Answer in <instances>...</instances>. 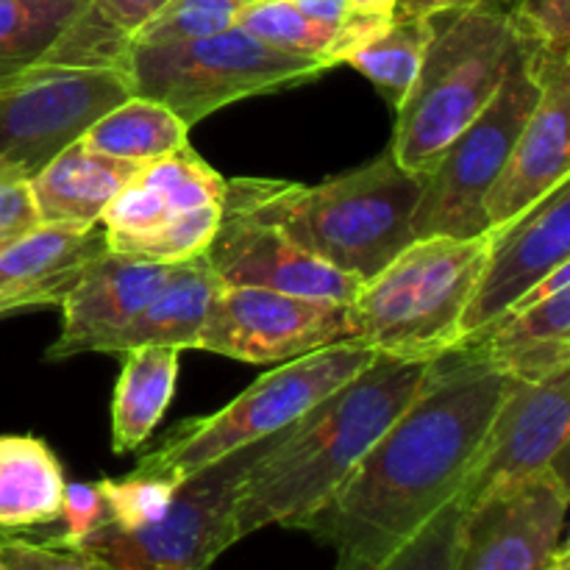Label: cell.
<instances>
[{
  "instance_id": "obj_1",
  "label": "cell",
  "mask_w": 570,
  "mask_h": 570,
  "mask_svg": "<svg viewBox=\"0 0 570 570\" xmlns=\"http://www.w3.org/2000/svg\"><path fill=\"white\" fill-rule=\"evenodd\" d=\"M512 382L465 345L434 360L406 410L298 529L337 551L334 570H376L460 499Z\"/></svg>"
},
{
  "instance_id": "obj_2",
  "label": "cell",
  "mask_w": 570,
  "mask_h": 570,
  "mask_svg": "<svg viewBox=\"0 0 570 570\" xmlns=\"http://www.w3.org/2000/svg\"><path fill=\"white\" fill-rule=\"evenodd\" d=\"M432 362L376 360L301 417L250 468L237 499V543L267 527L298 529L351 476L371 445L406 410Z\"/></svg>"
},
{
  "instance_id": "obj_3",
  "label": "cell",
  "mask_w": 570,
  "mask_h": 570,
  "mask_svg": "<svg viewBox=\"0 0 570 570\" xmlns=\"http://www.w3.org/2000/svg\"><path fill=\"white\" fill-rule=\"evenodd\" d=\"M423 178L406 173L393 150L315 187L276 178H232L223 209L282 228L293 243L360 282L376 276L412 243V215Z\"/></svg>"
},
{
  "instance_id": "obj_4",
  "label": "cell",
  "mask_w": 570,
  "mask_h": 570,
  "mask_svg": "<svg viewBox=\"0 0 570 570\" xmlns=\"http://www.w3.org/2000/svg\"><path fill=\"white\" fill-rule=\"evenodd\" d=\"M518 50L510 9L495 0L449 14L445 26L434 28L421 72L395 109L387 145L395 161L426 178L443 150L488 109Z\"/></svg>"
},
{
  "instance_id": "obj_5",
  "label": "cell",
  "mask_w": 570,
  "mask_h": 570,
  "mask_svg": "<svg viewBox=\"0 0 570 570\" xmlns=\"http://www.w3.org/2000/svg\"><path fill=\"white\" fill-rule=\"evenodd\" d=\"M490 245L493 232L412 239L387 267L362 282L354 301L362 343L410 362H434L454 351Z\"/></svg>"
},
{
  "instance_id": "obj_6",
  "label": "cell",
  "mask_w": 570,
  "mask_h": 570,
  "mask_svg": "<svg viewBox=\"0 0 570 570\" xmlns=\"http://www.w3.org/2000/svg\"><path fill=\"white\" fill-rule=\"evenodd\" d=\"M373 360L376 351L371 345L362 340H345L298 360L282 362L276 371L256 379L215 415L187 417L173 426L134 471L142 476L181 482L220 456L273 438L289 423L309 415L321 401L348 384Z\"/></svg>"
},
{
  "instance_id": "obj_7",
  "label": "cell",
  "mask_w": 570,
  "mask_h": 570,
  "mask_svg": "<svg viewBox=\"0 0 570 570\" xmlns=\"http://www.w3.org/2000/svg\"><path fill=\"white\" fill-rule=\"evenodd\" d=\"M131 95L150 98L198 126L223 106L315 81L332 61L289 53L234 26L215 37L173 45H131L122 61Z\"/></svg>"
},
{
  "instance_id": "obj_8",
  "label": "cell",
  "mask_w": 570,
  "mask_h": 570,
  "mask_svg": "<svg viewBox=\"0 0 570 570\" xmlns=\"http://www.w3.org/2000/svg\"><path fill=\"white\" fill-rule=\"evenodd\" d=\"M295 423L181 479L159 521L131 532L104 523L81 546L117 570H209L223 551L237 543L234 515L250 468L271 454Z\"/></svg>"
},
{
  "instance_id": "obj_9",
  "label": "cell",
  "mask_w": 570,
  "mask_h": 570,
  "mask_svg": "<svg viewBox=\"0 0 570 570\" xmlns=\"http://www.w3.org/2000/svg\"><path fill=\"white\" fill-rule=\"evenodd\" d=\"M521 45V42H518ZM538 78L529 72L518 50L504 83L488 109L443 150L438 165L423 178V193L412 215V237H479L488 234L482 206L499 178L518 134L538 106Z\"/></svg>"
},
{
  "instance_id": "obj_10",
  "label": "cell",
  "mask_w": 570,
  "mask_h": 570,
  "mask_svg": "<svg viewBox=\"0 0 570 570\" xmlns=\"http://www.w3.org/2000/svg\"><path fill=\"white\" fill-rule=\"evenodd\" d=\"M131 98L126 67L39 65L0 87V173L33 178Z\"/></svg>"
},
{
  "instance_id": "obj_11",
  "label": "cell",
  "mask_w": 570,
  "mask_h": 570,
  "mask_svg": "<svg viewBox=\"0 0 570 570\" xmlns=\"http://www.w3.org/2000/svg\"><path fill=\"white\" fill-rule=\"evenodd\" d=\"M345 340H360L354 304L223 284L206 315L198 351L250 365H282Z\"/></svg>"
},
{
  "instance_id": "obj_12",
  "label": "cell",
  "mask_w": 570,
  "mask_h": 570,
  "mask_svg": "<svg viewBox=\"0 0 570 570\" xmlns=\"http://www.w3.org/2000/svg\"><path fill=\"white\" fill-rule=\"evenodd\" d=\"M568 456L551 471L468 507L454 570H549L566 543Z\"/></svg>"
},
{
  "instance_id": "obj_13",
  "label": "cell",
  "mask_w": 570,
  "mask_h": 570,
  "mask_svg": "<svg viewBox=\"0 0 570 570\" xmlns=\"http://www.w3.org/2000/svg\"><path fill=\"white\" fill-rule=\"evenodd\" d=\"M570 440V371L549 382H512L479 449L476 465L460 493L473 507L504 490L551 471L568 456Z\"/></svg>"
},
{
  "instance_id": "obj_14",
  "label": "cell",
  "mask_w": 570,
  "mask_h": 570,
  "mask_svg": "<svg viewBox=\"0 0 570 570\" xmlns=\"http://www.w3.org/2000/svg\"><path fill=\"white\" fill-rule=\"evenodd\" d=\"M570 262V178L493 232L488 262L462 317V340L499 321L543 278Z\"/></svg>"
},
{
  "instance_id": "obj_15",
  "label": "cell",
  "mask_w": 570,
  "mask_h": 570,
  "mask_svg": "<svg viewBox=\"0 0 570 570\" xmlns=\"http://www.w3.org/2000/svg\"><path fill=\"white\" fill-rule=\"evenodd\" d=\"M206 259L217 278L234 287H265L343 304H354L362 289L360 278L317 259L278 226L234 209H223Z\"/></svg>"
},
{
  "instance_id": "obj_16",
  "label": "cell",
  "mask_w": 570,
  "mask_h": 570,
  "mask_svg": "<svg viewBox=\"0 0 570 570\" xmlns=\"http://www.w3.org/2000/svg\"><path fill=\"white\" fill-rule=\"evenodd\" d=\"M170 265L115 254L104 245L89 256L61 298V334L45 360L59 362L78 354H100L165 284Z\"/></svg>"
},
{
  "instance_id": "obj_17",
  "label": "cell",
  "mask_w": 570,
  "mask_h": 570,
  "mask_svg": "<svg viewBox=\"0 0 570 570\" xmlns=\"http://www.w3.org/2000/svg\"><path fill=\"white\" fill-rule=\"evenodd\" d=\"M460 345L523 384L549 382L570 371V262Z\"/></svg>"
},
{
  "instance_id": "obj_18",
  "label": "cell",
  "mask_w": 570,
  "mask_h": 570,
  "mask_svg": "<svg viewBox=\"0 0 570 570\" xmlns=\"http://www.w3.org/2000/svg\"><path fill=\"white\" fill-rule=\"evenodd\" d=\"M566 178H570V70L543 83L538 106L490 187L482 206L488 232L510 226Z\"/></svg>"
},
{
  "instance_id": "obj_19",
  "label": "cell",
  "mask_w": 570,
  "mask_h": 570,
  "mask_svg": "<svg viewBox=\"0 0 570 570\" xmlns=\"http://www.w3.org/2000/svg\"><path fill=\"white\" fill-rule=\"evenodd\" d=\"M434 28L432 17L354 14L340 28L334 61L362 72L395 111L421 72Z\"/></svg>"
},
{
  "instance_id": "obj_20",
  "label": "cell",
  "mask_w": 570,
  "mask_h": 570,
  "mask_svg": "<svg viewBox=\"0 0 570 570\" xmlns=\"http://www.w3.org/2000/svg\"><path fill=\"white\" fill-rule=\"evenodd\" d=\"M220 287L223 282L212 271L206 254L176 262L170 265L165 284L150 298V304L126 328H120L100 348V354L122 356L126 351L148 348V345L198 351L206 315H209V306Z\"/></svg>"
},
{
  "instance_id": "obj_21",
  "label": "cell",
  "mask_w": 570,
  "mask_h": 570,
  "mask_svg": "<svg viewBox=\"0 0 570 570\" xmlns=\"http://www.w3.org/2000/svg\"><path fill=\"white\" fill-rule=\"evenodd\" d=\"M142 165L109 159L72 142L33 178H28L39 223L98 226L109 200L131 181Z\"/></svg>"
},
{
  "instance_id": "obj_22",
  "label": "cell",
  "mask_w": 570,
  "mask_h": 570,
  "mask_svg": "<svg viewBox=\"0 0 570 570\" xmlns=\"http://www.w3.org/2000/svg\"><path fill=\"white\" fill-rule=\"evenodd\" d=\"M65 488V468L45 440L0 434V538L59 521Z\"/></svg>"
},
{
  "instance_id": "obj_23",
  "label": "cell",
  "mask_w": 570,
  "mask_h": 570,
  "mask_svg": "<svg viewBox=\"0 0 570 570\" xmlns=\"http://www.w3.org/2000/svg\"><path fill=\"white\" fill-rule=\"evenodd\" d=\"M176 348H134L120 356V379L111 399V449L128 454L145 445L165 417L176 393L178 379Z\"/></svg>"
},
{
  "instance_id": "obj_24",
  "label": "cell",
  "mask_w": 570,
  "mask_h": 570,
  "mask_svg": "<svg viewBox=\"0 0 570 570\" xmlns=\"http://www.w3.org/2000/svg\"><path fill=\"white\" fill-rule=\"evenodd\" d=\"M78 145L109 159L148 165L187 148L189 126L167 106L131 95L100 115L81 134Z\"/></svg>"
},
{
  "instance_id": "obj_25",
  "label": "cell",
  "mask_w": 570,
  "mask_h": 570,
  "mask_svg": "<svg viewBox=\"0 0 570 570\" xmlns=\"http://www.w3.org/2000/svg\"><path fill=\"white\" fill-rule=\"evenodd\" d=\"M170 0H87L42 65L122 67L131 39Z\"/></svg>"
},
{
  "instance_id": "obj_26",
  "label": "cell",
  "mask_w": 570,
  "mask_h": 570,
  "mask_svg": "<svg viewBox=\"0 0 570 570\" xmlns=\"http://www.w3.org/2000/svg\"><path fill=\"white\" fill-rule=\"evenodd\" d=\"M98 250H104L100 226L39 223L0 248V293L31 289L50 278L67 276Z\"/></svg>"
},
{
  "instance_id": "obj_27",
  "label": "cell",
  "mask_w": 570,
  "mask_h": 570,
  "mask_svg": "<svg viewBox=\"0 0 570 570\" xmlns=\"http://www.w3.org/2000/svg\"><path fill=\"white\" fill-rule=\"evenodd\" d=\"M87 0H0V87L48 59Z\"/></svg>"
},
{
  "instance_id": "obj_28",
  "label": "cell",
  "mask_w": 570,
  "mask_h": 570,
  "mask_svg": "<svg viewBox=\"0 0 570 570\" xmlns=\"http://www.w3.org/2000/svg\"><path fill=\"white\" fill-rule=\"evenodd\" d=\"M223 206H198V209L178 212L167 217L156 228L139 234H106L104 245L115 254L137 256V259L161 262V265H176V262L193 259L206 254L212 237L220 228Z\"/></svg>"
},
{
  "instance_id": "obj_29",
  "label": "cell",
  "mask_w": 570,
  "mask_h": 570,
  "mask_svg": "<svg viewBox=\"0 0 570 570\" xmlns=\"http://www.w3.org/2000/svg\"><path fill=\"white\" fill-rule=\"evenodd\" d=\"M237 26L273 48L317 56L337 67L340 28L304 14L293 0H245Z\"/></svg>"
},
{
  "instance_id": "obj_30",
  "label": "cell",
  "mask_w": 570,
  "mask_h": 570,
  "mask_svg": "<svg viewBox=\"0 0 570 570\" xmlns=\"http://www.w3.org/2000/svg\"><path fill=\"white\" fill-rule=\"evenodd\" d=\"M510 20L540 87L570 70V0H518Z\"/></svg>"
},
{
  "instance_id": "obj_31",
  "label": "cell",
  "mask_w": 570,
  "mask_h": 570,
  "mask_svg": "<svg viewBox=\"0 0 570 570\" xmlns=\"http://www.w3.org/2000/svg\"><path fill=\"white\" fill-rule=\"evenodd\" d=\"M137 178L165 198L170 212H189L198 206H223L226 181L206 159H200L193 145L165 159L139 167Z\"/></svg>"
},
{
  "instance_id": "obj_32",
  "label": "cell",
  "mask_w": 570,
  "mask_h": 570,
  "mask_svg": "<svg viewBox=\"0 0 570 570\" xmlns=\"http://www.w3.org/2000/svg\"><path fill=\"white\" fill-rule=\"evenodd\" d=\"M245 0H170L154 20L145 22L131 45H173L215 37L237 26Z\"/></svg>"
},
{
  "instance_id": "obj_33",
  "label": "cell",
  "mask_w": 570,
  "mask_h": 570,
  "mask_svg": "<svg viewBox=\"0 0 570 570\" xmlns=\"http://www.w3.org/2000/svg\"><path fill=\"white\" fill-rule=\"evenodd\" d=\"M178 484L181 482L142 476L137 471H131L122 479H100L98 490L106 504V527L131 532V529L159 521Z\"/></svg>"
},
{
  "instance_id": "obj_34",
  "label": "cell",
  "mask_w": 570,
  "mask_h": 570,
  "mask_svg": "<svg viewBox=\"0 0 570 570\" xmlns=\"http://www.w3.org/2000/svg\"><path fill=\"white\" fill-rule=\"evenodd\" d=\"M462 518L465 507L460 504V499L449 501L376 570H454Z\"/></svg>"
},
{
  "instance_id": "obj_35",
  "label": "cell",
  "mask_w": 570,
  "mask_h": 570,
  "mask_svg": "<svg viewBox=\"0 0 570 570\" xmlns=\"http://www.w3.org/2000/svg\"><path fill=\"white\" fill-rule=\"evenodd\" d=\"M0 562L6 570H117L83 546H53L28 534L0 538Z\"/></svg>"
},
{
  "instance_id": "obj_36",
  "label": "cell",
  "mask_w": 570,
  "mask_h": 570,
  "mask_svg": "<svg viewBox=\"0 0 570 570\" xmlns=\"http://www.w3.org/2000/svg\"><path fill=\"white\" fill-rule=\"evenodd\" d=\"M173 215H178V212H170V206L165 204V198L154 187H148V184H142L134 176L109 200V206L100 215L98 226L106 234H139L148 232V228H156Z\"/></svg>"
},
{
  "instance_id": "obj_37",
  "label": "cell",
  "mask_w": 570,
  "mask_h": 570,
  "mask_svg": "<svg viewBox=\"0 0 570 570\" xmlns=\"http://www.w3.org/2000/svg\"><path fill=\"white\" fill-rule=\"evenodd\" d=\"M61 523H65V532L59 534H37V540L53 546H81L95 529H100L106 523V504L104 495H100L98 482H67L65 488V501H61ZM31 538V534H28Z\"/></svg>"
},
{
  "instance_id": "obj_38",
  "label": "cell",
  "mask_w": 570,
  "mask_h": 570,
  "mask_svg": "<svg viewBox=\"0 0 570 570\" xmlns=\"http://www.w3.org/2000/svg\"><path fill=\"white\" fill-rule=\"evenodd\" d=\"M33 226H39V217L28 181L0 173V248Z\"/></svg>"
},
{
  "instance_id": "obj_39",
  "label": "cell",
  "mask_w": 570,
  "mask_h": 570,
  "mask_svg": "<svg viewBox=\"0 0 570 570\" xmlns=\"http://www.w3.org/2000/svg\"><path fill=\"white\" fill-rule=\"evenodd\" d=\"M78 276V271L67 273V276L50 278V282L37 284L31 289H14V293H0V321L3 317L26 315V312H42L53 309L61 304L67 287L72 284V278Z\"/></svg>"
},
{
  "instance_id": "obj_40",
  "label": "cell",
  "mask_w": 570,
  "mask_h": 570,
  "mask_svg": "<svg viewBox=\"0 0 570 570\" xmlns=\"http://www.w3.org/2000/svg\"><path fill=\"white\" fill-rule=\"evenodd\" d=\"M484 3V0H395V14L401 17H438L454 14V11L471 9V6Z\"/></svg>"
},
{
  "instance_id": "obj_41",
  "label": "cell",
  "mask_w": 570,
  "mask_h": 570,
  "mask_svg": "<svg viewBox=\"0 0 570 570\" xmlns=\"http://www.w3.org/2000/svg\"><path fill=\"white\" fill-rule=\"evenodd\" d=\"M348 3L356 14H373V17L395 14V0H348Z\"/></svg>"
},
{
  "instance_id": "obj_42",
  "label": "cell",
  "mask_w": 570,
  "mask_h": 570,
  "mask_svg": "<svg viewBox=\"0 0 570 570\" xmlns=\"http://www.w3.org/2000/svg\"><path fill=\"white\" fill-rule=\"evenodd\" d=\"M549 570H570V546L562 543L560 551H557L554 562H551Z\"/></svg>"
},
{
  "instance_id": "obj_43",
  "label": "cell",
  "mask_w": 570,
  "mask_h": 570,
  "mask_svg": "<svg viewBox=\"0 0 570 570\" xmlns=\"http://www.w3.org/2000/svg\"><path fill=\"white\" fill-rule=\"evenodd\" d=\"M495 3H501V6H504V9H512V6H515L518 0H495Z\"/></svg>"
},
{
  "instance_id": "obj_44",
  "label": "cell",
  "mask_w": 570,
  "mask_h": 570,
  "mask_svg": "<svg viewBox=\"0 0 570 570\" xmlns=\"http://www.w3.org/2000/svg\"><path fill=\"white\" fill-rule=\"evenodd\" d=\"M0 570H6V566H3V562H0Z\"/></svg>"
}]
</instances>
